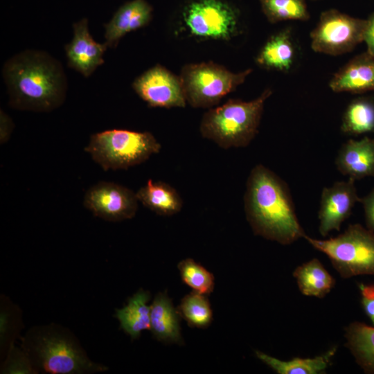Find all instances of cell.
<instances>
[{"mask_svg":"<svg viewBox=\"0 0 374 374\" xmlns=\"http://www.w3.org/2000/svg\"><path fill=\"white\" fill-rule=\"evenodd\" d=\"M2 76L9 105L17 109L48 112L61 106L67 91L64 70L46 52L28 49L8 59Z\"/></svg>","mask_w":374,"mask_h":374,"instance_id":"6da1fadb","label":"cell"},{"mask_svg":"<svg viewBox=\"0 0 374 374\" xmlns=\"http://www.w3.org/2000/svg\"><path fill=\"white\" fill-rule=\"evenodd\" d=\"M244 206L255 235L281 244H292L305 235L287 184L262 164L249 173Z\"/></svg>","mask_w":374,"mask_h":374,"instance_id":"7a4b0ae2","label":"cell"},{"mask_svg":"<svg viewBox=\"0 0 374 374\" xmlns=\"http://www.w3.org/2000/svg\"><path fill=\"white\" fill-rule=\"evenodd\" d=\"M22 347L37 373L82 374L108 369L91 361L74 335L55 324L30 330L23 339Z\"/></svg>","mask_w":374,"mask_h":374,"instance_id":"3957f363","label":"cell"},{"mask_svg":"<svg viewBox=\"0 0 374 374\" xmlns=\"http://www.w3.org/2000/svg\"><path fill=\"white\" fill-rule=\"evenodd\" d=\"M271 93L268 88L253 100L230 99L210 109L201 121L202 136L223 149L247 146L258 132L265 103Z\"/></svg>","mask_w":374,"mask_h":374,"instance_id":"277c9868","label":"cell"},{"mask_svg":"<svg viewBox=\"0 0 374 374\" xmlns=\"http://www.w3.org/2000/svg\"><path fill=\"white\" fill-rule=\"evenodd\" d=\"M161 145L149 132L112 129L91 136L85 151L104 170H126L158 154Z\"/></svg>","mask_w":374,"mask_h":374,"instance_id":"5b68a950","label":"cell"},{"mask_svg":"<svg viewBox=\"0 0 374 374\" xmlns=\"http://www.w3.org/2000/svg\"><path fill=\"white\" fill-rule=\"evenodd\" d=\"M304 238L325 253L341 277L374 276V231L359 224H350L344 232L328 240Z\"/></svg>","mask_w":374,"mask_h":374,"instance_id":"8992f818","label":"cell"},{"mask_svg":"<svg viewBox=\"0 0 374 374\" xmlns=\"http://www.w3.org/2000/svg\"><path fill=\"white\" fill-rule=\"evenodd\" d=\"M251 69L233 73L213 62L185 65L179 75L186 103L195 108L217 105L223 97L242 84Z\"/></svg>","mask_w":374,"mask_h":374,"instance_id":"52a82bcc","label":"cell"},{"mask_svg":"<svg viewBox=\"0 0 374 374\" xmlns=\"http://www.w3.org/2000/svg\"><path fill=\"white\" fill-rule=\"evenodd\" d=\"M366 19L351 17L336 9L323 12L310 33L314 52L340 55L352 51L363 42Z\"/></svg>","mask_w":374,"mask_h":374,"instance_id":"ba28073f","label":"cell"},{"mask_svg":"<svg viewBox=\"0 0 374 374\" xmlns=\"http://www.w3.org/2000/svg\"><path fill=\"white\" fill-rule=\"evenodd\" d=\"M182 15L187 29L197 37L228 40L238 30L239 14L224 0H193Z\"/></svg>","mask_w":374,"mask_h":374,"instance_id":"9c48e42d","label":"cell"},{"mask_svg":"<svg viewBox=\"0 0 374 374\" xmlns=\"http://www.w3.org/2000/svg\"><path fill=\"white\" fill-rule=\"evenodd\" d=\"M84 205L98 217L118 222L131 219L138 210L136 193L120 184L101 181L87 190Z\"/></svg>","mask_w":374,"mask_h":374,"instance_id":"30bf717a","label":"cell"},{"mask_svg":"<svg viewBox=\"0 0 374 374\" xmlns=\"http://www.w3.org/2000/svg\"><path fill=\"white\" fill-rule=\"evenodd\" d=\"M132 86L136 93L152 107H184L187 103L179 76L159 64L138 76Z\"/></svg>","mask_w":374,"mask_h":374,"instance_id":"8fae6325","label":"cell"},{"mask_svg":"<svg viewBox=\"0 0 374 374\" xmlns=\"http://www.w3.org/2000/svg\"><path fill=\"white\" fill-rule=\"evenodd\" d=\"M359 199L353 179L337 181L330 187H325L318 213L320 234L325 237L333 230L339 231L341 224L349 217Z\"/></svg>","mask_w":374,"mask_h":374,"instance_id":"7c38bea8","label":"cell"},{"mask_svg":"<svg viewBox=\"0 0 374 374\" xmlns=\"http://www.w3.org/2000/svg\"><path fill=\"white\" fill-rule=\"evenodd\" d=\"M73 38L64 48L67 64L88 78L103 64V56L108 46L105 42L101 44L93 39L89 33L87 18L73 24Z\"/></svg>","mask_w":374,"mask_h":374,"instance_id":"4fadbf2b","label":"cell"},{"mask_svg":"<svg viewBox=\"0 0 374 374\" xmlns=\"http://www.w3.org/2000/svg\"><path fill=\"white\" fill-rule=\"evenodd\" d=\"M329 87L337 93L374 91V57L366 51L356 55L334 74Z\"/></svg>","mask_w":374,"mask_h":374,"instance_id":"5bb4252c","label":"cell"},{"mask_svg":"<svg viewBox=\"0 0 374 374\" xmlns=\"http://www.w3.org/2000/svg\"><path fill=\"white\" fill-rule=\"evenodd\" d=\"M152 17V7L145 0H132L123 4L104 25L105 43L114 48L127 33L147 26Z\"/></svg>","mask_w":374,"mask_h":374,"instance_id":"9a60e30c","label":"cell"},{"mask_svg":"<svg viewBox=\"0 0 374 374\" xmlns=\"http://www.w3.org/2000/svg\"><path fill=\"white\" fill-rule=\"evenodd\" d=\"M297 46L290 27L271 35L259 51L256 64L262 69L283 73L290 71L297 59Z\"/></svg>","mask_w":374,"mask_h":374,"instance_id":"2e32d148","label":"cell"},{"mask_svg":"<svg viewBox=\"0 0 374 374\" xmlns=\"http://www.w3.org/2000/svg\"><path fill=\"white\" fill-rule=\"evenodd\" d=\"M335 164L341 174L354 181L374 177V139L348 140L339 150Z\"/></svg>","mask_w":374,"mask_h":374,"instance_id":"e0dca14e","label":"cell"},{"mask_svg":"<svg viewBox=\"0 0 374 374\" xmlns=\"http://www.w3.org/2000/svg\"><path fill=\"white\" fill-rule=\"evenodd\" d=\"M179 314L166 293H158L150 305V330L164 343L183 344Z\"/></svg>","mask_w":374,"mask_h":374,"instance_id":"ac0fdd59","label":"cell"},{"mask_svg":"<svg viewBox=\"0 0 374 374\" xmlns=\"http://www.w3.org/2000/svg\"><path fill=\"white\" fill-rule=\"evenodd\" d=\"M144 206L160 215H172L182 208V199L170 185L160 181L148 180L136 193Z\"/></svg>","mask_w":374,"mask_h":374,"instance_id":"d6986e66","label":"cell"},{"mask_svg":"<svg viewBox=\"0 0 374 374\" xmlns=\"http://www.w3.org/2000/svg\"><path fill=\"white\" fill-rule=\"evenodd\" d=\"M150 297L148 291L140 290L129 299L125 306L116 311L121 328L133 339H138L142 331L150 329Z\"/></svg>","mask_w":374,"mask_h":374,"instance_id":"ffe728a7","label":"cell"},{"mask_svg":"<svg viewBox=\"0 0 374 374\" xmlns=\"http://www.w3.org/2000/svg\"><path fill=\"white\" fill-rule=\"evenodd\" d=\"M346 346L366 373L374 374V326L354 321L345 328Z\"/></svg>","mask_w":374,"mask_h":374,"instance_id":"44dd1931","label":"cell"},{"mask_svg":"<svg viewBox=\"0 0 374 374\" xmlns=\"http://www.w3.org/2000/svg\"><path fill=\"white\" fill-rule=\"evenodd\" d=\"M337 351V346L313 358L295 357L288 361L280 360L259 350L256 357L278 374L324 373Z\"/></svg>","mask_w":374,"mask_h":374,"instance_id":"7402d4cb","label":"cell"},{"mask_svg":"<svg viewBox=\"0 0 374 374\" xmlns=\"http://www.w3.org/2000/svg\"><path fill=\"white\" fill-rule=\"evenodd\" d=\"M293 276L301 292L308 296L323 298L335 285V278L317 258L298 266L293 271Z\"/></svg>","mask_w":374,"mask_h":374,"instance_id":"603a6c76","label":"cell"},{"mask_svg":"<svg viewBox=\"0 0 374 374\" xmlns=\"http://www.w3.org/2000/svg\"><path fill=\"white\" fill-rule=\"evenodd\" d=\"M341 131L348 135L374 132V98L359 97L351 100L343 114Z\"/></svg>","mask_w":374,"mask_h":374,"instance_id":"cb8c5ba5","label":"cell"},{"mask_svg":"<svg viewBox=\"0 0 374 374\" xmlns=\"http://www.w3.org/2000/svg\"><path fill=\"white\" fill-rule=\"evenodd\" d=\"M177 311L192 328H207L213 320L212 309L207 297L195 291L184 296Z\"/></svg>","mask_w":374,"mask_h":374,"instance_id":"d4e9b609","label":"cell"},{"mask_svg":"<svg viewBox=\"0 0 374 374\" xmlns=\"http://www.w3.org/2000/svg\"><path fill=\"white\" fill-rule=\"evenodd\" d=\"M260 3L264 15L272 24L307 21L310 18L305 0H260Z\"/></svg>","mask_w":374,"mask_h":374,"instance_id":"484cf974","label":"cell"},{"mask_svg":"<svg viewBox=\"0 0 374 374\" xmlns=\"http://www.w3.org/2000/svg\"><path fill=\"white\" fill-rule=\"evenodd\" d=\"M183 282L202 294L208 295L215 287L213 275L192 258L180 261L177 265Z\"/></svg>","mask_w":374,"mask_h":374,"instance_id":"4316f807","label":"cell"},{"mask_svg":"<svg viewBox=\"0 0 374 374\" xmlns=\"http://www.w3.org/2000/svg\"><path fill=\"white\" fill-rule=\"evenodd\" d=\"M0 314V339L1 350L3 353L13 345L14 339L20 326V315L18 309L11 303H6L5 299L1 300Z\"/></svg>","mask_w":374,"mask_h":374,"instance_id":"83f0119b","label":"cell"},{"mask_svg":"<svg viewBox=\"0 0 374 374\" xmlns=\"http://www.w3.org/2000/svg\"><path fill=\"white\" fill-rule=\"evenodd\" d=\"M1 373H36L37 371L24 349L12 345L8 350L7 358L2 365Z\"/></svg>","mask_w":374,"mask_h":374,"instance_id":"f1b7e54d","label":"cell"},{"mask_svg":"<svg viewBox=\"0 0 374 374\" xmlns=\"http://www.w3.org/2000/svg\"><path fill=\"white\" fill-rule=\"evenodd\" d=\"M358 287L363 310L374 326V284L359 283Z\"/></svg>","mask_w":374,"mask_h":374,"instance_id":"f546056e","label":"cell"},{"mask_svg":"<svg viewBox=\"0 0 374 374\" xmlns=\"http://www.w3.org/2000/svg\"><path fill=\"white\" fill-rule=\"evenodd\" d=\"M364 207L366 227L374 231V189L366 196L360 198Z\"/></svg>","mask_w":374,"mask_h":374,"instance_id":"4dcf8cb0","label":"cell"},{"mask_svg":"<svg viewBox=\"0 0 374 374\" xmlns=\"http://www.w3.org/2000/svg\"><path fill=\"white\" fill-rule=\"evenodd\" d=\"M14 128L11 118L2 109L0 111V143H6L10 139Z\"/></svg>","mask_w":374,"mask_h":374,"instance_id":"1f68e13d","label":"cell"},{"mask_svg":"<svg viewBox=\"0 0 374 374\" xmlns=\"http://www.w3.org/2000/svg\"><path fill=\"white\" fill-rule=\"evenodd\" d=\"M363 42L366 44V52L374 57V12L366 19Z\"/></svg>","mask_w":374,"mask_h":374,"instance_id":"d6a6232c","label":"cell"}]
</instances>
